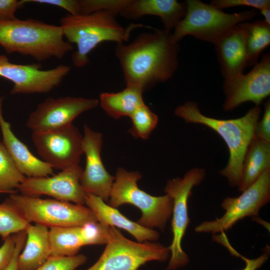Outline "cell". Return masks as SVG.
Listing matches in <instances>:
<instances>
[{"instance_id":"obj_1","label":"cell","mask_w":270,"mask_h":270,"mask_svg":"<svg viewBox=\"0 0 270 270\" xmlns=\"http://www.w3.org/2000/svg\"><path fill=\"white\" fill-rule=\"evenodd\" d=\"M140 34L130 43L116 44L115 56L121 66L126 86L144 92L171 78L178 64V43L172 33L152 28Z\"/></svg>"},{"instance_id":"obj_2","label":"cell","mask_w":270,"mask_h":270,"mask_svg":"<svg viewBox=\"0 0 270 270\" xmlns=\"http://www.w3.org/2000/svg\"><path fill=\"white\" fill-rule=\"evenodd\" d=\"M174 114L187 123L200 124L210 128L223 139L228 149L229 158L220 174L228 180L231 186H238L244 155L254 138L255 128L261 114L260 106L250 108L240 118L222 120L205 116L196 102L188 101L177 106Z\"/></svg>"},{"instance_id":"obj_3","label":"cell","mask_w":270,"mask_h":270,"mask_svg":"<svg viewBox=\"0 0 270 270\" xmlns=\"http://www.w3.org/2000/svg\"><path fill=\"white\" fill-rule=\"evenodd\" d=\"M112 12L101 10L90 14H68L60 20L64 37L70 44L76 45L72 55L73 64L77 68L86 66L88 55L100 44L106 41L124 43L131 32L140 28L152 26L140 24H131L124 28L120 24Z\"/></svg>"},{"instance_id":"obj_4","label":"cell","mask_w":270,"mask_h":270,"mask_svg":"<svg viewBox=\"0 0 270 270\" xmlns=\"http://www.w3.org/2000/svg\"><path fill=\"white\" fill-rule=\"evenodd\" d=\"M0 45L8 53L30 56L38 61L60 59L73 50L72 44L64 40L60 26L32 18L0 21Z\"/></svg>"},{"instance_id":"obj_5","label":"cell","mask_w":270,"mask_h":270,"mask_svg":"<svg viewBox=\"0 0 270 270\" xmlns=\"http://www.w3.org/2000/svg\"><path fill=\"white\" fill-rule=\"evenodd\" d=\"M184 18L172 34L174 42L178 43L186 36L215 44L234 28L252 20L256 14L255 10L226 13L199 0H186Z\"/></svg>"},{"instance_id":"obj_6","label":"cell","mask_w":270,"mask_h":270,"mask_svg":"<svg viewBox=\"0 0 270 270\" xmlns=\"http://www.w3.org/2000/svg\"><path fill=\"white\" fill-rule=\"evenodd\" d=\"M142 176L138 172L119 168L111 189L109 205L116 208L124 204H132L142 214L137 223L164 230L172 214V200L168 194L152 196L140 190L137 182Z\"/></svg>"},{"instance_id":"obj_7","label":"cell","mask_w":270,"mask_h":270,"mask_svg":"<svg viewBox=\"0 0 270 270\" xmlns=\"http://www.w3.org/2000/svg\"><path fill=\"white\" fill-rule=\"evenodd\" d=\"M29 223L47 228L78 226L98 222L86 206L56 199L14 193L8 198Z\"/></svg>"},{"instance_id":"obj_8","label":"cell","mask_w":270,"mask_h":270,"mask_svg":"<svg viewBox=\"0 0 270 270\" xmlns=\"http://www.w3.org/2000/svg\"><path fill=\"white\" fill-rule=\"evenodd\" d=\"M106 246L98 260L86 270H138L150 261L165 262L168 247L157 242H134L110 226Z\"/></svg>"},{"instance_id":"obj_9","label":"cell","mask_w":270,"mask_h":270,"mask_svg":"<svg viewBox=\"0 0 270 270\" xmlns=\"http://www.w3.org/2000/svg\"><path fill=\"white\" fill-rule=\"evenodd\" d=\"M205 176L204 168H193L182 178L168 180L165 187L166 194L172 200L171 224L172 240L168 247L171 255L166 270H176L189 262L188 256L182 246V241L190 221L188 200L193 188L200 184Z\"/></svg>"},{"instance_id":"obj_10","label":"cell","mask_w":270,"mask_h":270,"mask_svg":"<svg viewBox=\"0 0 270 270\" xmlns=\"http://www.w3.org/2000/svg\"><path fill=\"white\" fill-rule=\"evenodd\" d=\"M270 200V168L238 197H227L221 204L224 214L214 220L204 221L196 226V232L216 234L232 228L238 220L256 216Z\"/></svg>"},{"instance_id":"obj_11","label":"cell","mask_w":270,"mask_h":270,"mask_svg":"<svg viewBox=\"0 0 270 270\" xmlns=\"http://www.w3.org/2000/svg\"><path fill=\"white\" fill-rule=\"evenodd\" d=\"M32 137L39 156L52 168L62 170L79 164L84 154L83 136L74 124L34 132Z\"/></svg>"},{"instance_id":"obj_12","label":"cell","mask_w":270,"mask_h":270,"mask_svg":"<svg viewBox=\"0 0 270 270\" xmlns=\"http://www.w3.org/2000/svg\"><path fill=\"white\" fill-rule=\"evenodd\" d=\"M71 67L61 64L50 70H42L40 64H20L11 62L0 54V76L11 81L12 94L46 93L58 86L69 73Z\"/></svg>"},{"instance_id":"obj_13","label":"cell","mask_w":270,"mask_h":270,"mask_svg":"<svg viewBox=\"0 0 270 270\" xmlns=\"http://www.w3.org/2000/svg\"><path fill=\"white\" fill-rule=\"evenodd\" d=\"M224 110L230 111L251 102L260 106L270 94V54H263L260 62L246 74L224 79Z\"/></svg>"},{"instance_id":"obj_14","label":"cell","mask_w":270,"mask_h":270,"mask_svg":"<svg viewBox=\"0 0 270 270\" xmlns=\"http://www.w3.org/2000/svg\"><path fill=\"white\" fill-rule=\"evenodd\" d=\"M96 98L64 96L48 98L29 115L26 126L34 132L58 129L72 124L80 114L96 108Z\"/></svg>"},{"instance_id":"obj_15","label":"cell","mask_w":270,"mask_h":270,"mask_svg":"<svg viewBox=\"0 0 270 270\" xmlns=\"http://www.w3.org/2000/svg\"><path fill=\"white\" fill-rule=\"evenodd\" d=\"M82 170L78 164L50 177H26L17 190L24 195L36 197L46 195L58 200L84 205L86 194L80 184Z\"/></svg>"},{"instance_id":"obj_16","label":"cell","mask_w":270,"mask_h":270,"mask_svg":"<svg viewBox=\"0 0 270 270\" xmlns=\"http://www.w3.org/2000/svg\"><path fill=\"white\" fill-rule=\"evenodd\" d=\"M102 134L84 126L82 148L86 156V166L82 170L80 184L86 194H92L108 200L115 177L106 170L102 160Z\"/></svg>"},{"instance_id":"obj_17","label":"cell","mask_w":270,"mask_h":270,"mask_svg":"<svg viewBox=\"0 0 270 270\" xmlns=\"http://www.w3.org/2000/svg\"><path fill=\"white\" fill-rule=\"evenodd\" d=\"M108 226L98 222L82 226L51 228L49 238L52 256L78 254L83 246L106 244Z\"/></svg>"},{"instance_id":"obj_18","label":"cell","mask_w":270,"mask_h":270,"mask_svg":"<svg viewBox=\"0 0 270 270\" xmlns=\"http://www.w3.org/2000/svg\"><path fill=\"white\" fill-rule=\"evenodd\" d=\"M3 98H0V128L2 144L20 171L26 177L48 176L53 174V168L36 157L13 133L10 124L2 113Z\"/></svg>"},{"instance_id":"obj_19","label":"cell","mask_w":270,"mask_h":270,"mask_svg":"<svg viewBox=\"0 0 270 270\" xmlns=\"http://www.w3.org/2000/svg\"><path fill=\"white\" fill-rule=\"evenodd\" d=\"M186 11V2L176 0H130L120 15L132 20L146 16H158L164 29L170 32L184 18Z\"/></svg>"},{"instance_id":"obj_20","label":"cell","mask_w":270,"mask_h":270,"mask_svg":"<svg viewBox=\"0 0 270 270\" xmlns=\"http://www.w3.org/2000/svg\"><path fill=\"white\" fill-rule=\"evenodd\" d=\"M217 58L224 79L242 74L248 66L244 35L240 24L215 44Z\"/></svg>"},{"instance_id":"obj_21","label":"cell","mask_w":270,"mask_h":270,"mask_svg":"<svg viewBox=\"0 0 270 270\" xmlns=\"http://www.w3.org/2000/svg\"><path fill=\"white\" fill-rule=\"evenodd\" d=\"M85 204L94 213L98 222L124 230L138 242L155 241L160 237V234L157 231L132 221L115 208L106 204L105 202L97 196L86 194Z\"/></svg>"},{"instance_id":"obj_22","label":"cell","mask_w":270,"mask_h":270,"mask_svg":"<svg viewBox=\"0 0 270 270\" xmlns=\"http://www.w3.org/2000/svg\"><path fill=\"white\" fill-rule=\"evenodd\" d=\"M26 240L20 253L18 270H35L52 256L48 228L30 223L26 228Z\"/></svg>"},{"instance_id":"obj_23","label":"cell","mask_w":270,"mask_h":270,"mask_svg":"<svg viewBox=\"0 0 270 270\" xmlns=\"http://www.w3.org/2000/svg\"><path fill=\"white\" fill-rule=\"evenodd\" d=\"M270 168V142L254 138L249 144L242 162L238 190L243 192Z\"/></svg>"},{"instance_id":"obj_24","label":"cell","mask_w":270,"mask_h":270,"mask_svg":"<svg viewBox=\"0 0 270 270\" xmlns=\"http://www.w3.org/2000/svg\"><path fill=\"white\" fill-rule=\"evenodd\" d=\"M140 88L126 86L118 92H103L100 96V107L110 117L118 119L122 116H130L140 106L144 104Z\"/></svg>"},{"instance_id":"obj_25","label":"cell","mask_w":270,"mask_h":270,"mask_svg":"<svg viewBox=\"0 0 270 270\" xmlns=\"http://www.w3.org/2000/svg\"><path fill=\"white\" fill-rule=\"evenodd\" d=\"M245 40L248 66H254L262 50L270 44V24L263 20L240 24Z\"/></svg>"},{"instance_id":"obj_26","label":"cell","mask_w":270,"mask_h":270,"mask_svg":"<svg viewBox=\"0 0 270 270\" xmlns=\"http://www.w3.org/2000/svg\"><path fill=\"white\" fill-rule=\"evenodd\" d=\"M26 178L0 141V193H14Z\"/></svg>"},{"instance_id":"obj_27","label":"cell","mask_w":270,"mask_h":270,"mask_svg":"<svg viewBox=\"0 0 270 270\" xmlns=\"http://www.w3.org/2000/svg\"><path fill=\"white\" fill-rule=\"evenodd\" d=\"M29 224L8 198L0 204V236L4 240L25 230Z\"/></svg>"},{"instance_id":"obj_28","label":"cell","mask_w":270,"mask_h":270,"mask_svg":"<svg viewBox=\"0 0 270 270\" xmlns=\"http://www.w3.org/2000/svg\"><path fill=\"white\" fill-rule=\"evenodd\" d=\"M132 126L128 132L134 138H148L156 127L158 117L144 104L138 108L130 116Z\"/></svg>"},{"instance_id":"obj_29","label":"cell","mask_w":270,"mask_h":270,"mask_svg":"<svg viewBox=\"0 0 270 270\" xmlns=\"http://www.w3.org/2000/svg\"><path fill=\"white\" fill-rule=\"evenodd\" d=\"M130 0H78L79 14L108 11L116 16L120 14Z\"/></svg>"},{"instance_id":"obj_30","label":"cell","mask_w":270,"mask_h":270,"mask_svg":"<svg viewBox=\"0 0 270 270\" xmlns=\"http://www.w3.org/2000/svg\"><path fill=\"white\" fill-rule=\"evenodd\" d=\"M86 260V256L82 254L72 256L52 255L35 270H76Z\"/></svg>"},{"instance_id":"obj_31","label":"cell","mask_w":270,"mask_h":270,"mask_svg":"<svg viewBox=\"0 0 270 270\" xmlns=\"http://www.w3.org/2000/svg\"><path fill=\"white\" fill-rule=\"evenodd\" d=\"M210 4L221 10L238 6H250L259 10L270 8V0H213Z\"/></svg>"},{"instance_id":"obj_32","label":"cell","mask_w":270,"mask_h":270,"mask_svg":"<svg viewBox=\"0 0 270 270\" xmlns=\"http://www.w3.org/2000/svg\"><path fill=\"white\" fill-rule=\"evenodd\" d=\"M264 112L261 120L258 122L254 130V138L270 142V101L268 100L264 104Z\"/></svg>"},{"instance_id":"obj_33","label":"cell","mask_w":270,"mask_h":270,"mask_svg":"<svg viewBox=\"0 0 270 270\" xmlns=\"http://www.w3.org/2000/svg\"><path fill=\"white\" fill-rule=\"evenodd\" d=\"M25 4L24 0H0V21L16 19V12Z\"/></svg>"},{"instance_id":"obj_34","label":"cell","mask_w":270,"mask_h":270,"mask_svg":"<svg viewBox=\"0 0 270 270\" xmlns=\"http://www.w3.org/2000/svg\"><path fill=\"white\" fill-rule=\"evenodd\" d=\"M16 248V234L4 240L0 246V270H4L10 262Z\"/></svg>"},{"instance_id":"obj_35","label":"cell","mask_w":270,"mask_h":270,"mask_svg":"<svg viewBox=\"0 0 270 270\" xmlns=\"http://www.w3.org/2000/svg\"><path fill=\"white\" fill-rule=\"evenodd\" d=\"M24 2L52 5L67 10L70 14H78V0H24Z\"/></svg>"},{"instance_id":"obj_36","label":"cell","mask_w":270,"mask_h":270,"mask_svg":"<svg viewBox=\"0 0 270 270\" xmlns=\"http://www.w3.org/2000/svg\"><path fill=\"white\" fill-rule=\"evenodd\" d=\"M15 234V250L10 262L4 270H18V258L24 246L26 235L25 230H22Z\"/></svg>"},{"instance_id":"obj_37","label":"cell","mask_w":270,"mask_h":270,"mask_svg":"<svg viewBox=\"0 0 270 270\" xmlns=\"http://www.w3.org/2000/svg\"><path fill=\"white\" fill-rule=\"evenodd\" d=\"M269 250H267L258 257L254 259H248L241 256L246 262L245 267L242 270H256L260 268L268 260Z\"/></svg>"},{"instance_id":"obj_38","label":"cell","mask_w":270,"mask_h":270,"mask_svg":"<svg viewBox=\"0 0 270 270\" xmlns=\"http://www.w3.org/2000/svg\"><path fill=\"white\" fill-rule=\"evenodd\" d=\"M264 18V20L270 24V8H266L260 10Z\"/></svg>"}]
</instances>
